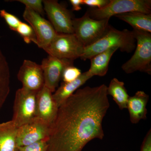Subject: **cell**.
<instances>
[{
    "label": "cell",
    "mask_w": 151,
    "mask_h": 151,
    "mask_svg": "<svg viewBox=\"0 0 151 151\" xmlns=\"http://www.w3.org/2000/svg\"><path fill=\"white\" fill-rule=\"evenodd\" d=\"M107 86L79 89L58 108L51 126L48 151H82L104 137L103 119L110 107Z\"/></svg>",
    "instance_id": "obj_1"
},
{
    "label": "cell",
    "mask_w": 151,
    "mask_h": 151,
    "mask_svg": "<svg viewBox=\"0 0 151 151\" xmlns=\"http://www.w3.org/2000/svg\"><path fill=\"white\" fill-rule=\"evenodd\" d=\"M136 42L133 31L119 30L110 25L107 32L100 39L84 47L80 58L84 60L90 59L96 55L113 47L130 53L136 48Z\"/></svg>",
    "instance_id": "obj_2"
},
{
    "label": "cell",
    "mask_w": 151,
    "mask_h": 151,
    "mask_svg": "<svg viewBox=\"0 0 151 151\" xmlns=\"http://www.w3.org/2000/svg\"><path fill=\"white\" fill-rule=\"evenodd\" d=\"M137 43L134 53L122 65V70L127 74L139 71L151 74V34L133 30Z\"/></svg>",
    "instance_id": "obj_3"
},
{
    "label": "cell",
    "mask_w": 151,
    "mask_h": 151,
    "mask_svg": "<svg viewBox=\"0 0 151 151\" xmlns=\"http://www.w3.org/2000/svg\"><path fill=\"white\" fill-rule=\"evenodd\" d=\"M86 12L96 20L110 19L112 17L132 12L151 14V1L110 0L108 4L103 8H92Z\"/></svg>",
    "instance_id": "obj_4"
},
{
    "label": "cell",
    "mask_w": 151,
    "mask_h": 151,
    "mask_svg": "<svg viewBox=\"0 0 151 151\" xmlns=\"http://www.w3.org/2000/svg\"><path fill=\"white\" fill-rule=\"evenodd\" d=\"M109 20L94 19L86 12L81 17L73 19V34L84 47L89 46L107 32Z\"/></svg>",
    "instance_id": "obj_5"
},
{
    "label": "cell",
    "mask_w": 151,
    "mask_h": 151,
    "mask_svg": "<svg viewBox=\"0 0 151 151\" xmlns=\"http://www.w3.org/2000/svg\"><path fill=\"white\" fill-rule=\"evenodd\" d=\"M84 47L74 34L58 33L50 44L43 50L48 55L74 60L80 58Z\"/></svg>",
    "instance_id": "obj_6"
},
{
    "label": "cell",
    "mask_w": 151,
    "mask_h": 151,
    "mask_svg": "<svg viewBox=\"0 0 151 151\" xmlns=\"http://www.w3.org/2000/svg\"><path fill=\"white\" fill-rule=\"evenodd\" d=\"M37 93L23 87L17 90L12 121L18 128L35 118Z\"/></svg>",
    "instance_id": "obj_7"
},
{
    "label": "cell",
    "mask_w": 151,
    "mask_h": 151,
    "mask_svg": "<svg viewBox=\"0 0 151 151\" xmlns=\"http://www.w3.org/2000/svg\"><path fill=\"white\" fill-rule=\"evenodd\" d=\"M44 10L58 33L73 34L72 16L65 6L55 0L43 1Z\"/></svg>",
    "instance_id": "obj_8"
},
{
    "label": "cell",
    "mask_w": 151,
    "mask_h": 151,
    "mask_svg": "<svg viewBox=\"0 0 151 151\" xmlns=\"http://www.w3.org/2000/svg\"><path fill=\"white\" fill-rule=\"evenodd\" d=\"M23 17L34 31L37 40V45L42 49L45 48L58 33L50 22L27 8L25 9Z\"/></svg>",
    "instance_id": "obj_9"
},
{
    "label": "cell",
    "mask_w": 151,
    "mask_h": 151,
    "mask_svg": "<svg viewBox=\"0 0 151 151\" xmlns=\"http://www.w3.org/2000/svg\"><path fill=\"white\" fill-rule=\"evenodd\" d=\"M50 131V125L35 117L30 122L18 129L17 137L18 147L29 145L43 140H48Z\"/></svg>",
    "instance_id": "obj_10"
},
{
    "label": "cell",
    "mask_w": 151,
    "mask_h": 151,
    "mask_svg": "<svg viewBox=\"0 0 151 151\" xmlns=\"http://www.w3.org/2000/svg\"><path fill=\"white\" fill-rule=\"evenodd\" d=\"M73 60L61 59L49 55L43 59L40 65L43 70L44 86L52 93L55 92L64 69L67 66L73 65Z\"/></svg>",
    "instance_id": "obj_11"
},
{
    "label": "cell",
    "mask_w": 151,
    "mask_h": 151,
    "mask_svg": "<svg viewBox=\"0 0 151 151\" xmlns=\"http://www.w3.org/2000/svg\"><path fill=\"white\" fill-rule=\"evenodd\" d=\"M23 88L37 92L44 86L43 70L36 63L24 60L17 74Z\"/></svg>",
    "instance_id": "obj_12"
},
{
    "label": "cell",
    "mask_w": 151,
    "mask_h": 151,
    "mask_svg": "<svg viewBox=\"0 0 151 151\" xmlns=\"http://www.w3.org/2000/svg\"><path fill=\"white\" fill-rule=\"evenodd\" d=\"M52 93L44 86L37 93L35 117L50 125L56 118L58 107L53 99Z\"/></svg>",
    "instance_id": "obj_13"
},
{
    "label": "cell",
    "mask_w": 151,
    "mask_h": 151,
    "mask_svg": "<svg viewBox=\"0 0 151 151\" xmlns=\"http://www.w3.org/2000/svg\"><path fill=\"white\" fill-rule=\"evenodd\" d=\"M149 100V95L142 91H137L134 96L129 97L127 109L132 124H138L141 120L147 119V105Z\"/></svg>",
    "instance_id": "obj_14"
},
{
    "label": "cell",
    "mask_w": 151,
    "mask_h": 151,
    "mask_svg": "<svg viewBox=\"0 0 151 151\" xmlns=\"http://www.w3.org/2000/svg\"><path fill=\"white\" fill-rule=\"evenodd\" d=\"M92 76L86 71L82 73L79 77L70 82H63L52 94L53 99L58 108L70 97L79 87L84 85Z\"/></svg>",
    "instance_id": "obj_15"
},
{
    "label": "cell",
    "mask_w": 151,
    "mask_h": 151,
    "mask_svg": "<svg viewBox=\"0 0 151 151\" xmlns=\"http://www.w3.org/2000/svg\"><path fill=\"white\" fill-rule=\"evenodd\" d=\"M18 129L12 120L0 124V151H18Z\"/></svg>",
    "instance_id": "obj_16"
},
{
    "label": "cell",
    "mask_w": 151,
    "mask_h": 151,
    "mask_svg": "<svg viewBox=\"0 0 151 151\" xmlns=\"http://www.w3.org/2000/svg\"><path fill=\"white\" fill-rule=\"evenodd\" d=\"M118 49L117 47L110 48L92 58L90 68L87 70L89 74L92 77L105 76L108 72L111 58Z\"/></svg>",
    "instance_id": "obj_17"
},
{
    "label": "cell",
    "mask_w": 151,
    "mask_h": 151,
    "mask_svg": "<svg viewBox=\"0 0 151 151\" xmlns=\"http://www.w3.org/2000/svg\"><path fill=\"white\" fill-rule=\"evenodd\" d=\"M115 17L129 24L134 30L151 33V14L132 12Z\"/></svg>",
    "instance_id": "obj_18"
},
{
    "label": "cell",
    "mask_w": 151,
    "mask_h": 151,
    "mask_svg": "<svg viewBox=\"0 0 151 151\" xmlns=\"http://www.w3.org/2000/svg\"><path fill=\"white\" fill-rule=\"evenodd\" d=\"M10 90V73L8 63L0 49V110Z\"/></svg>",
    "instance_id": "obj_19"
},
{
    "label": "cell",
    "mask_w": 151,
    "mask_h": 151,
    "mask_svg": "<svg viewBox=\"0 0 151 151\" xmlns=\"http://www.w3.org/2000/svg\"><path fill=\"white\" fill-rule=\"evenodd\" d=\"M107 94L113 97L121 110L127 108V102L130 96L123 81L117 78H113L109 86H107Z\"/></svg>",
    "instance_id": "obj_20"
},
{
    "label": "cell",
    "mask_w": 151,
    "mask_h": 151,
    "mask_svg": "<svg viewBox=\"0 0 151 151\" xmlns=\"http://www.w3.org/2000/svg\"><path fill=\"white\" fill-rule=\"evenodd\" d=\"M23 38L26 43L33 42L37 45V40L34 31L32 28L26 23L21 22L17 28L16 31Z\"/></svg>",
    "instance_id": "obj_21"
},
{
    "label": "cell",
    "mask_w": 151,
    "mask_h": 151,
    "mask_svg": "<svg viewBox=\"0 0 151 151\" xmlns=\"http://www.w3.org/2000/svg\"><path fill=\"white\" fill-rule=\"evenodd\" d=\"M81 70L79 68L69 65L65 68L63 72L62 78L63 82H70L74 81L81 75Z\"/></svg>",
    "instance_id": "obj_22"
},
{
    "label": "cell",
    "mask_w": 151,
    "mask_h": 151,
    "mask_svg": "<svg viewBox=\"0 0 151 151\" xmlns=\"http://www.w3.org/2000/svg\"><path fill=\"white\" fill-rule=\"evenodd\" d=\"M0 16L5 20L12 30L16 31L17 28L22 22L17 17L4 9L0 11Z\"/></svg>",
    "instance_id": "obj_23"
},
{
    "label": "cell",
    "mask_w": 151,
    "mask_h": 151,
    "mask_svg": "<svg viewBox=\"0 0 151 151\" xmlns=\"http://www.w3.org/2000/svg\"><path fill=\"white\" fill-rule=\"evenodd\" d=\"M17 1L24 4L26 8L34 11L41 16L44 15L43 1L41 0H18Z\"/></svg>",
    "instance_id": "obj_24"
},
{
    "label": "cell",
    "mask_w": 151,
    "mask_h": 151,
    "mask_svg": "<svg viewBox=\"0 0 151 151\" xmlns=\"http://www.w3.org/2000/svg\"><path fill=\"white\" fill-rule=\"evenodd\" d=\"M48 141L43 140L29 145L19 147L18 151H48Z\"/></svg>",
    "instance_id": "obj_25"
},
{
    "label": "cell",
    "mask_w": 151,
    "mask_h": 151,
    "mask_svg": "<svg viewBox=\"0 0 151 151\" xmlns=\"http://www.w3.org/2000/svg\"><path fill=\"white\" fill-rule=\"evenodd\" d=\"M110 2V0H82V5L93 8L101 9L107 6Z\"/></svg>",
    "instance_id": "obj_26"
},
{
    "label": "cell",
    "mask_w": 151,
    "mask_h": 151,
    "mask_svg": "<svg viewBox=\"0 0 151 151\" xmlns=\"http://www.w3.org/2000/svg\"><path fill=\"white\" fill-rule=\"evenodd\" d=\"M140 151H151V130L147 133L143 140Z\"/></svg>",
    "instance_id": "obj_27"
},
{
    "label": "cell",
    "mask_w": 151,
    "mask_h": 151,
    "mask_svg": "<svg viewBox=\"0 0 151 151\" xmlns=\"http://www.w3.org/2000/svg\"><path fill=\"white\" fill-rule=\"evenodd\" d=\"M69 2L72 6L73 11H78L81 9V6L82 5V0H70Z\"/></svg>",
    "instance_id": "obj_28"
}]
</instances>
